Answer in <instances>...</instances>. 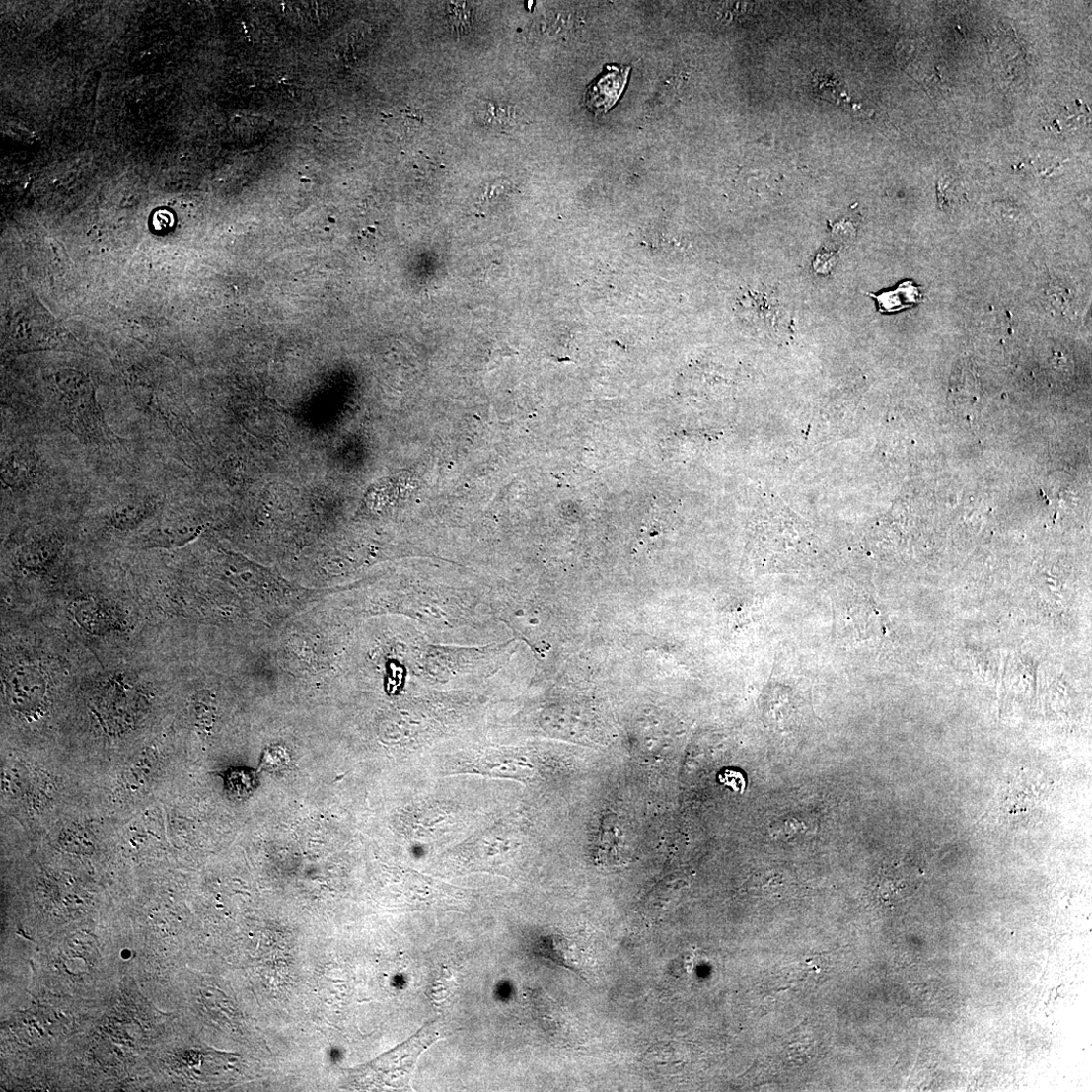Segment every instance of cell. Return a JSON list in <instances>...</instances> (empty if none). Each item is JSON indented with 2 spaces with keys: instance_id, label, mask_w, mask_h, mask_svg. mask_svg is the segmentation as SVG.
<instances>
[{
  "instance_id": "7a4b0ae2",
  "label": "cell",
  "mask_w": 1092,
  "mask_h": 1092,
  "mask_svg": "<svg viewBox=\"0 0 1092 1092\" xmlns=\"http://www.w3.org/2000/svg\"><path fill=\"white\" fill-rule=\"evenodd\" d=\"M439 1038L438 1026L427 1025L412 1039L379 1058L364 1068L371 1083L400 1087L410 1080L415 1064L422 1052Z\"/></svg>"
},
{
  "instance_id": "52a82bcc",
  "label": "cell",
  "mask_w": 1092,
  "mask_h": 1092,
  "mask_svg": "<svg viewBox=\"0 0 1092 1092\" xmlns=\"http://www.w3.org/2000/svg\"><path fill=\"white\" fill-rule=\"evenodd\" d=\"M159 500L151 496H132L119 501L108 515V524L117 532L126 533L139 528L158 510Z\"/></svg>"
},
{
  "instance_id": "ba28073f",
  "label": "cell",
  "mask_w": 1092,
  "mask_h": 1092,
  "mask_svg": "<svg viewBox=\"0 0 1092 1092\" xmlns=\"http://www.w3.org/2000/svg\"><path fill=\"white\" fill-rule=\"evenodd\" d=\"M645 1069L658 1075H672L684 1065V1054L674 1042H662L647 1050L642 1057Z\"/></svg>"
},
{
  "instance_id": "7c38bea8",
  "label": "cell",
  "mask_w": 1092,
  "mask_h": 1092,
  "mask_svg": "<svg viewBox=\"0 0 1092 1092\" xmlns=\"http://www.w3.org/2000/svg\"><path fill=\"white\" fill-rule=\"evenodd\" d=\"M476 116L484 126L497 130L509 128L514 118L509 106L493 101L482 103L476 111Z\"/></svg>"
},
{
  "instance_id": "8992f818",
  "label": "cell",
  "mask_w": 1092,
  "mask_h": 1092,
  "mask_svg": "<svg viewBox=\"0 0 1092 1092\" xmlns=\"http://www.w3.org/2000/svg\"><path fill=\"white\" fill-rule=\"evenodd\" d=\"M65 542L58 536H47L24 545L17 552L19 569L29 575H44L60 557Z\"/></svg>"
},
{
  "instance_id": "30bf717a",
  "label": "cell",
  "mask_w": 1092,
  "mask_h": 1092,
  "mask_svg": "<svg viewBox=\"0 0 1092 1092\" xmlns=\"http://www.w3.org/2000/svg\"><path fill=\"white\" fill-rule=\"evenodd\" d=\"M477 770L484 775L509 779L528 778L532 775L528 762L503 755H492L478 761Z\"/></svg>"
},
{
  "instance_id": "5bb4252c",
  "label": "cell",
  "mask_w": 1092,
  "mask_h": 1092,
  "mask_svg": "<svg viewBox=\"0 0 1092 1092\" xmlns=\"http://www.w3.org/2000/svg\"><path fill=\"white\" fill-rule=\"evenodd\" d=\"M720 782L738 792H743L746 785L743 775L735 771L724 772L720 776Z\"/></svg>"
},
{
  "instance_id": "6da1fadb",
  "label": "cell",
  "mask_w": 1092,
  "mask_h": 1092,
  "mask_svg": "<svg viewBox=\"0 0 1092 1092\" xmlns=\"http://www.w3.org/2000/svg\"><path fill=\"white\" fill-rule=\"evenodd\" d=\"M61 420L80 442L108 447L118 441L107 423L95 387L85 375L67 370L55 377Z\"/></svg>"
},
{
  "instance_id": "8fae6325",
  "label": "cell",
  "mask_w": 1092,
  "mask_h": 1092,
  "mask_svg": "<svg viewBox=\"0 0 1092 1092\" xmlns=\"http://www.w3.org/2000/svg\"><path fill=\"white\" fill-rule=\"evenodd\" d=\"M80 607L76 619L90 632L102 634L115 627L114 619L99 604L87 603Z\"/></svg>"
},
{
  "instance_id": "4fadbf2b",
  "label": "cell",
  "mask_w": 1092,
  "mask_h": 1092,
  "mask_svg": "<svg viewBox=\"0 0 1092 1092\" xmlns=\"http://www.w3.org/2000/svg\"><path fill=\"white\" fill-rule=\"evenodd\" d=\"M452 5L453 6H450L452 24L454 28H456V30H458L459 32H463L467 30L466 28L470 27L471 25L470 11H465L467 7L464 4Z\"/></svg>"
},
{
  "instance_id": "3957f363",
  "label": "cell",
  "mask_w": 1092,
  "mask_h": 1092,
  "mask_svg": "<svg viewBox=\"0 0 1092 1092\" xmlns=\"http://www.w3.org/2000/svg\"><path fill=\"white\" fill-rule=\"evenodd\" d=\"M6 697L12 710L26 717L45 710L48 685L45 674L34 665L12 669L5 679Z\"/></svg>"
},
{
  "instance_id": "9c48e42d",
  "label": "cell",
  "mask_w": 1092,
  "mask_h": 1092,
  "mask_svg": "<svg viewBox=\"0 0 1092 1092\" xmlns=\"http://www.w3.org/2000/svg\"><path fill=\"white\" fill-rule=\"evenodd\" d=\"M875 299L880 313H897L914 307L923 301L921 288L912 280H906L892 291L869 294Z\"/></svg>"
},
{
  "instance_id": "5b68a950",
  "label": "cell",
  "mask_w": 1092,
  "mask_h": 1092,
  "mask_svg": "<svg viewBox=\"0 0 1092 1092\" xmlns=\"http://www.w3.org/2000/svg\"><path fill=\"white\" fill-rule=\"evenodd\" d=\"M631 66L607 64L602 73L587 87L583 104L595 116L609 112L623 95Z\"/></svg>"
},
{
  "instance_id": "277c9868",
  "label": "cell",
  "mask_w": 1092,
  "mask_h": 1092,
  "mask_svg": "<svg viewBox=\"0 0 1092 1092\" xmlns=\"http://www.w3.org/2000/svg\"><path fill=\"white\" fill-rule=\"evenodd\" d=\"M44 476V462L32 448H16L3 459L2 482L4 487L14 494L33 490Z\"/></svg>"
}]
</instances>
